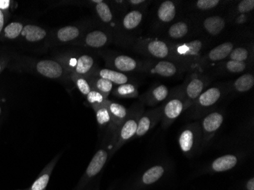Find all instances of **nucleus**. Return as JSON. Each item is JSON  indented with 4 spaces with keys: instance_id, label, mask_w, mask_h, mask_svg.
Masks as SVG:
<instances>
[{
    "instance_id": "obj_26",
    "label": "nucleus",
    "mask_w": 254,
    "mask_h": 190,
    "mask_svg": "<svg viewBox=\"0 0 254 190\" xmlns=\"http://www.w3.org/2000/svg\"><path fill=\"white\" fill-rule=\"evenodd\" d=\"M238 162V157L234 154H225L213 161L210 168L213 172H225V171L233 169Z\"/></svg>"
},
{
    "instance_id": "obj_1",
    "label": "nucleus",
    "mask_w": 254,
    "mask_h": 190,
    "mask_svg": "<svg viewBox=\"0 0 254 190\" xmlns=\"http://www.w3.org/2000/svg\"><path fill=\"white\" fill-rule=\"evenodd\" d=\"M8 68L14 72H27L64 82L71 81L69 74L54 59H35L16 54Z\"/></svg>"
},
{
    "instance_id": "obj_11",
    "label": "nucleus",
    "mask_w": 254,
    "mask_h": 190,
    "mask_svg": "<svg viewBox=\"0 0 254 190\" xmlns=\"http://www.w3.org/2000/svg\"><path fill=\"white\" fill-rule=\"evenodd\" d=\"M112 33L104 27L92 26L79 41L72 46L86 47L91 49H101L109 45L114 41Z\"/></svg>"
},
{
    "instance_id": "obj_28",
    "label": "nucleus",
    "mask_w": 254,
    "mask_h": 190,
    "mask_svg": "<svg viewBox=\"0 0 254 190\" xmlns=\"http://www.w3.org/2000/svg\"><path fill=\"white\" fill-rule=\"evenodd\" d=\"M226 26L225 18L219 15L207 17L203 21V28L208 34L216 36L220 34Z\"/></svg>"
},
{
    "instance_id": "obj_24",
    "label": "nucleus",
    "mask_w": 254,
    "mask_h": 190,
    "mask_svg": "<svg viewBox=\"0 0 254 190\" xmlns=\"http://www.w3.org/2000/svg\"><path fill=\"white\" fill-rule=\"evenodd\" d=\"M90 75H95L108 80L115 85H123L132 81V78L127 74L108 68H95V71Z\"/></svg>"
},
{
    "instance_id": "obj_10",
    "label": "nucleus",
    "mask_w": 254,
    "mask_h": 190,
    "mask_svg": "<svg viewBox=\"0 0 254 190\" xmlns=\"http://www.w3.org/2000/svg\"><path fill=\"white\" fill-rule=\"evenodd\" d=\"M172 52L177 60L182 63H199L204 44L201 40H194L190 42L171 44Z\"/></svg>"
},
{
    "instance_id": "obj_25",
    "label": "nucleus",
    "mask_w": 254,
    "mask_h": 190,
    "mask_svg": "<svg viewBox=\"0 0 254 190\" xmlns=\"http://www.w3.org/2000/svg\"><path fill=\"white\" fill-rule=\"evenodd\" d=\"M25 22L26 21L18 20L8 22L2 31L0 42L18 43Z\"/></svg>"
},
{
    "instance_id": "obj_27",
    "label": "nucleus",
    "mask_w": 254,
    "mask_h": 190,
    "mask_svg": "<svg viewBox=\"0 0 254 190\" xmlns=\"http://www.w3.org/2000/svg\"><path fill=\"white\" fill-rule=\"evenodd\" d=\"M177 15V5L171 0L161 2L157 10V17L161 23H170Z\"/></svg>"
},
{
    "instance_id": "obj_6",
    "label": "nucleus",
    "mask_w": 254,
    "mask_h": 190,
    "mask_svg": "<svg viewBox=\"0 0 254 190\" xmlns=\"http://www.w3.org/2000/svg\"><path fill=\"white\" fill-rule=\"evenodd\" d=\"M229 90V85L225 83L217 84L205 89L190 108L192 109L193 117L205 115L228 94Z\"/></svg>"
},
{
    "instance_id": "obj_22",
    "label": "nucleus",
    "mask_w": 254,
    "mask_h": 190,
    "mask_svg": "<svg viewBox=\"0 0 254 190\" xmlns=\"http://www.w3.org/2000/svg\"><path fill=\"white\" fill-rule=\"evenodd\" d=\"M234 44L232 42H225L214 47L209 53L201 57L199 63L204 64L208 63H217L228 58L232 50Z\"/></svg>"
},
{
    "instance_id": "obj_45",
    "label": "nucleus",
    "mask_w": 254,
    "mask_h": 190,
    "mask_svg": "<svg viewBox=\"0 0 254 190\" xmlns=\"http://www.w3.org/2000/svg\"><path fill=\"white\" fill-rule=\"evenodd\" d=\"M247 190H254V178L252 177L246 184Z\"/></svg>"
},
{
    "instance_id": "obj_16",
    "label": "nucleus",
    "mask_w": 254,
    "mask_h": 190,
    "mask_svg": "<svg viewBox=\"0 0 254 190\" xmlns=\"http://www.w3.org/2000/svg\"><path fill=\"white\" fill-rule=\"evenodd\" d=\"M50 31L42 26L35 25L28 21L25 22V26L21 31L18 42L25 45L36 46L44 45L48 47V41L49 39Z\"/></svg>"
},
{
    "instance_id": "obj_4",
    "label": "nucleus",
    "mask_w": 254,
    "mask_h": 190,
    "mask_svg": "<svg viewBox=\"0 0 254 190\" xmlns=\"http://www.w3.org/2000/svg\"><path fill=\"white\" fill-rule=\"evenodd\" d=\"M128 110V117L112 140L114 145L111 150V156L118 151L124 144L135 137L138 121L144 112L143 104L142 103L140 104L137 103Z\"/></svg>"
},
{
    "instance_id": "obj_36",
    "label": "nucleus",
    "mask_w": 254,
    "mask_h": 190,
    "mask_svg": "<svg viewBox=\"0 0 254 190\" xmlns=\"http://www.w3.org/2000/svg\"><path fill=\"white\" fill-rule=\"evenodd\" d=\"M252 51L245 47H239L234 48L232 52L228 56V58L231 61H238V62L247 63L251 58V54Z\"/></svg>"
},
{
    "instance_id": "obj_7",
    "label": "nucleus",
    "mask_w": 254,
    "mask_h": 190,
    "mask_svg": "<svg viewBox=\"0 0 254 190\" xmlns=\"http://www.w3.org/2000/svg\"><path fill=\"white\" fill-rule=\"evenodd\" d=\"M101 57L104 59L106 68L116 70L118 72H144L145 61H139L129 56L117 54L111 51H99Z\"/></svg>"
},
{
    "instance_id": "obj_40",
    "label": "nucleus",
    "mask_w": 254,
    "mask_h": 190,
    "mask_svg": "<svg viewBox=\"0 0 254 190\" xmlns=\"http://www.w3.org/2000/svg\"><path fill=\"white\" fill-rule=\"evenodd\" d=\"M219 0H198L195 2V8L202 11L212 10L220 3Z\"/></svg>"
},
{
    "instance_id": "obj_31",
    "label": "nucleus",
    "mask_w": 254,
    "mask_h": 190,
    "mask_svg": "<svg viewBox=\"0 0 254 190\" xmlns=\"http://www.w3.org/2000/svg\"><path fill=\"white\" fill-rule=\"evenodd\" d=\"M111 94L118 98H124V99L136 98L138 96V87L134 83H126V84L114 87Z\"/></svg>"
},
{
    "instance_id": "obj_15",
    "label": "nucleus",
    "mask_w": 254,
    "mask_h": 190,
    "mask_svg": "<svg viewBox=\"0 0 254 190\" xmlns=\"http://www.w3.org/2000/svg\"><path fill=\"white\" fill-rule=\"evenodd\" d=\"M111 149L109 148H101L96 151L93 158L85 170V174L80 180L75 190H81L96 176L101 173L111 157Z\"/></svg>"
},
{
    "instance_id": "obj_46",
    "label": "nucleus",
    "mask_w": 254,
    "mask_h": 190,
    "mask_svg": "<svg viewBox=\"0 0 254 190\" xmlns=\"http://www.w3.org/2000/svg\"><path fill=\"white\" fill-rule=\"evenodd\" d=\"M4 113V107L3 104L2 103L0 102V121H1V119H2V115H3Z\"/></svg>"
},
{
    "instance_id": "obj_23",
    "label": "nucleus",
    "mask_w": 254,
    "mask_h": 190,
    "mask_svg": "<svg viewBox=\"0 0 254 190\" xmlns=\"http://www.w3.org/2000/svg\"><path fill=\"white\" fill-rule=\"evenodd\" d=\"M144 12L142 9L127 11L120 20V27L122 33L130 32L136 29L143 21Z\"/></svg>"
},
{
    "instance_id": "obj_20",
    "label": "nucleus",
    "mask_w": 254,
    "mask_h": 190,
    "mask_svg": "<svg viewBox=\"0 0 254 190\" xmlns=\"http://www.w3.org/2000/svg\"><path fill=\"white\" fill-rule=\"evenodd\" d=\"M105 104L108 108V111H109L111 121H112L113 129H114L113 140L114 136L116 135L117 132H118V130L121 128V126L125 122L126 119L128 117L129 110H127L122 104L110 101L109 99H107Z\"/></svg>"
},
{
    "instance_id": "obj_19",
    "label": "nucleus",
    "mask_w": 254,
    "mask_h": 190,
    "mask_svg": "<svg viewBox=\"0 0 254 190\" xmlns=\"http://www.w3.org/2000/svg\"><path fill=\"white\" fill-rule=\"evenodd\" d=\"M170 90L165 85H157L150 88L140 96V102L143 105L155 107L168 98Z\"/></svg>"
},
{
    "instance_id": "obj_44",
    "label": "nucleus",
    "mask_w": 254,
    "mask_h": 190,
    "mask_svg": "<svg viewBox=\"0 0 254 190\" xmlns=\"http://www.w3.org/2000/svg\"><path fill=\"white\" fill-rule=\"evenodd\" d=\"M145 0H129L127 1L128 6L131 7L132 9H140L142 5L146 3Z\"/></svg>"
},
{
    "instance_id": "obj_42",
    "label": "nucleus",
    "mask_w": 254,
    "mask_h": 190,
    "mask_svg": "<svg viewBox=\"0 0 254 190\" xmlns=\"http://www.w3.org/2000/svg\"><path fill=\"white\" fill-rule=\"evenodd\" d=\"M10 14L11 13L5 12V11H2L0 10V38H1V35H2L4 28L6 26L7 24L8 23Z\"/></svg>"
},
{
    "instance_id": "obj_34",
    "label": "nucleus",
    "mask_w": 254,
    "mask_h": 190,
    "mask_svg": "<svg viewBox=\"0 0 254 190\" xmlns=\"http://www.w3.org/2000/svg\"><path fill=\"white\" fill-rule=\"evenodd\" d=\"M189 31L190 26L188 23L186 21H180L170 27L168 35L171 39L181 40L188 35Z\"/></svg>"
},
{
    "instance_id": "obj_29",
    "label": "nucleus",
    "mask_w": 254,
    "mask_h": 190,
    "mask_svg": "<svg viewBox=\"0 0 254 190\" xmlns=\"http://www.w3.org/2000/svg\"><path fill=\"white\" fill-rule=\"evenodd\" d=\"M89 81L91 88L102 94L104 96L108 98L110 94L112 93L114 85L111 81L95 75H88L86 77Z\"/></svg>"
},
{
    "instance_id": "obj_33",
    "label": "nucleus",
    "mask_w": 254,
    "mask_h": 190,
    "mask_svg": "<svg viewBox=\"0 0 254 190\" xmlns=\"http://www.w3.org/2000/svg\"><path fill=\"white\" fill-rule=\"evenodd\" d=\"M254 86V75L252 73H246L238 77L233 83L232 88L235 92L243 94L252 89Z\"/></svg>"
},
{
    "instance_id": "obj_5",
    "label": "nucleus",
    "mask_w": 254,
    "mask_h": 190,
    "mask_svg": "<svg viewBox=\"0 0 254 190\" xmlns=\"http://www.w3.org/2000/svg\"><path fill=\"white\" fill-rule=\"evenodd\" d=\"M92 26L93 25L91 23L82 22L56 28L50 31L48 47L51 46H72L79 41Z\"/></svg>"
},
{
    "instance_id": "obj_35",
    "label": "nucleus",
    "mask_w": 254,
    "mask_h": 190,
    "mask_svg": "<svg viewBox=\"0 0 254 190\" xmlns=\"http://www.w3.org/2000/svg\"><path fill=\"white\" fill-rule=\"evenodd\" d=\"M69 78H70V81L76 87L77 89L85 96H86L87 94L92 90L86 77L75 75V74H69Z\"/></svg>"
},
{
    "instance_id": "obj_43",
    "label": "nucleus",
    "mask_w": 254,
    "mask_h": 190,
    "mask_svg": "<svg viewBox=\"0 0 254 190\" xmlns=\"http://www.w3.org/2000/svg\"><path fill=\"white\" fill-rule=\"evenodd\" d=\"M14 4H15V2L11 0H0V10L11 13L10 11L11 8H13Z\"/></svg>"
},
{
    "instance_id": "obj_8",
    "label": "nucleus",
    "mask_w": 254,
    "mask_h": 190,
    "mask_svg": "<svg viewBox=\"0 0 254 190\" xmlns=\"http://www.w3.org/2000/svg\"><path fill=\"white\" fill-rule=\"evenodd\" d=\"M209 84L210 78L209 76L202 75L199 72H193L187 77L184 85L181 86L186 110L190 108L199 95L207 89Z\"/></svg>"
},
{
    "instance_id": "obj_3",
    "label": "nucleus",
    "mask_w": 254,
    "mask_h": 190,
    "mask_svg": "<svg viewBox=\"0 0 254 190\" xmlns=\"http://www.w3.org/2000/svg\"><path fill=\"white\" fill-rule=\"evenodd\" d=\"M133 49L135 52L157 61H169L180 63L172 52V45L158 39L138 38L134 42Z\"/></svg>"
},
{
    "instance_id": "obj_21",
    "label": "nucleus",
    "mask_w": 254,
    "mask_h": 190,
    "mask_svg": "<svg viewBox=\"0 0 254 190\" xmlns=\"http://www.w3.org/2000/svg\"><path fill=\"white\" fill-rule=\"evenodd\" d=\"M61 153L57 154V156L54 157L47 165L44 167V169L41 171L39 175L37 177L36 180L34 181L31 187L27 190H46L50 182L51 175L53 171L57 165V162L59 161L61 158Z\"/></svg>"
},
{
    "instance_id": "obj_9",
    "label": "nucleus",
    "mask_w": 254,
    "mask_h": 190,
    "mask_svg": "<svg viewBox=\"0 0 254 190\" xmlns=\"http://www.w3.org/2000/svg\"><path fill=\"white\" fill-rule=\"evenodd\" d=\"M185 111L186 106L183 98L181 88L178 87L170 91L169 96L165 100V104L162 105V127L168 128Z\"/></svg>"
},
{
    "instance_id": "obj_37",
    "label": "nucleus",
    "mask_w": 254,
    "mask_h": 190,
    "mask_svg": "<svg viewBox=\"0 0 254 190\" xmlns=\"http://www.w3.org/2000/svg\"><path fill=\"white\" fill-rule=\"evenodd\" d=\"M248 68V63L238 62V61H229L223 63L222 65V69L224 72L228 73L238 74L245 72Z\"/></svg>"
},
{
    "instance_id": "obj_41",
    "label": "nucleus",
    "mask_w": 254,
    "mask_h": 190,
    "mask_svg": "<svg viewBox=\"0 0 254 190\" xmlns=\"http://www.w3.org/2000/svg\"><path fill=\"white\" fill-rule=\"evenodd\" d=\"M254 8V0H244L238 4L237 10L241 14L249 13Z\"/></svg>"
},
{
    "instance_id": "obj_30",
    "label": "nucleus",
    "mask_w": 254,
    "mask_h": 190,
    "mask_svg": "<svg viewBox=\"0 0 254 190\" xmlns=\"http://www.w3.org/2000/svg\"><path fill=\"white\" fill-rule=\"evenodd\" d=\"M92 109L95 111L97 123L101 128L108 127L111 132L114 135V129H113L112 121H111V114L107 108L105 104L102 105L92 106ZM112 135V138H113Z\"/></svg>"
},
{
    "instance_id": "obj_2",
    "label": "nucleus",
    "mask_w": 254,
    "mask_h": 190,
    "mask_svg": "<svg viewBox=\"0 0 254 190\" xmlns=\"http://www.w3.org/2000/svg\"><path fill=\"white\" fill-rule=\"evenodd\" d=\"M54 60L59 62L68 74L87 77L98 68L93 56L75 50L57 53Z\"/></svg>"
},
{
    "instance_id": "obj_14",
    "label": "nucleus",
    "mask_w": 254,
    "mask_h": 190,
    "mask_svg": "<svg viewBox=\"0 0 254 190\" xmlns=\"http://www.w3.org/2000/svg\"><path fill=\"white\" fill-rule=\"evenodd\" d=\"M144 72L156 74L165 78H171L179 75L189 68V64L181 63L169 61L147 60Z\"/></svg>"
},
{
    "instance_id": "obj_38",
    "label": "nucleus",
    "mask_w": 254,
    "mask_h": 190,
    "mask_svg": "<svg viewBox=\"0 0 254 190\" xmlns=\"http://www.w3.org/2000/svg\"><path fill=\"white\" fill-rule=\"evenodd\" d=\"M17 53L13 51H0V75L2 73L4 70L8 68L11 61H13Z\"/></svg>"
},
{
    "instance_id": "obj_32",
    "label": "nucleus",
    "mask_w": 254,
    "mask_h": 190,
    "mask_svg": "<svg viewBox=\"0 0 254 190\" xmlns=\"http://www.w3.org/2000/svg\"><path fill=\"white\" fill-rule=\"evenodd\" d=\"M165 173V168L162 165H155L148 168L142 174L141 183L143 185L149 186L155 184L163 177Z\"/></svg>"
},
{
    "instance_id": "obj_17",
    "label": "nucleus",
    "mask_w": 254,
    "mask_h": 190,
    "mask_svg": "<svg viewBox=\"0 0 254 190\" xmlns=\"http://www.w3.org/2000/svg\"><path fill=\"white\" fill-rule=\"evenodd\" d=\"M223 122V114L218 111L209 113L203 117L200 125L202 130V146H205L209 143L217 131L222 127Z\"/></svg>"
},
{
    "instance_id": "obj_12",
    "label": "nucleus",
    "mask_w": 254,
    "mask_h": 190,
    "mask_svg": "<svg viewBox=\"0 0 254 190\" xmlns=\"http://www.w3.org/2000/svg\"><path fill=\"white\" fill-rule=\"evenodd\" d=\"M202 142V130L198 123L189 124L181 132L178 138L180 148L188 156L193 155Z\"/></svg>"
},
{
    "instance_id": "obj_18",
    "label": "nucleus",
    "mask_w": 254,
    "mask_h": 190,
    "mask_svg": "<svg viewBox=\"0 0 254 190\" xmlns=\"http://www.w3.org/2000/svg\"><path fill=\"white\" fill-rule=\"evenodd\" d=\"M161 117H162V106L149 111H144L138 121L136 133L134 138H140L148 133L150 130L158 124L160 121H161Z\"/></svg>"
},
{
    "instance_id": "obj_13",
    "label": "nucleus",
    "mask_w": 254,
    "mask_h": 190,
    "mask_svg": "<svg viewBox=\"0 0 254 190\" xmlns=\"http://www.w3.org/2000/svg\"><path fill=\"white\" fill-rule=\"evenodd\" d=\"M93 5L94 10L98 21L101 23V26L109 30L114 35V39L116 37L119 40L124 39L119 20L117 18V15L110 4L105 1H101L99 3Z\"/></svg>"
},
{
    "instance_id": "obj_39",
    "label": "nucleus",
    "mask_w": 254,
    "mask_h": 190,
    "mask_svg": "<svg viewBox=\"0 0 254 190\" xmlns=\"http://www.w3.org/2000/svg\"><path fill=\"white\" fill-rule=\"evenodd\" d=\"M85 97H86L87 101L91 105V107L102 105V104H105L107 99H108L106 97L104 96L102 94L93 89L91 90Z\"/></svg>"
}]
</instances>
